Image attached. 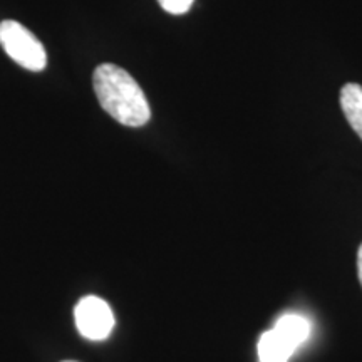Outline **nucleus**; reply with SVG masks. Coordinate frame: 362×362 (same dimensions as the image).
Returning a JSON list of instances; mask_svg holds the SVG:
<instances>
[{
    "mask_svg": "<svg viewBox=\"0 0 362 362\" xmlns=\"http://www.w3.org/2000/svg\"><path fill=\"white\" fill-rule=\"evenodd\" d=\"M357 274H359V280L362 285V245L359 247V253H357Z\"/></svg>",
    "mask_w": 362,
    "mask_h": 362,
    "instance_id": "8",
    "label": "nucleus"
},
{
    "mask_svg": "<svg viewBox=\"0 0 362 362\" xmlns=\"http://www.w3.org/2000/svg\"><path fill=\"white\" fill-rule=\"evenodd\" d=\"M0 45L12 61L33 72H40L47 64V54L40 40L16 21L0 22Z\"/></svg>",
    "mask_w": 362,
    "mask_h": 362,
    "instance_id": "2",
    "label": "nucleus"
},
{
    "mask_svg": "<svg viewBox=\"0 0 362 362\" xmlns=\"http://www.w3.org/2000/svg\"><path fill=\"white\" fill-rule=\"evenodd\" d=\"M93 81L99 104L112 119L129 128L148 123L151 117L148 99L128 71L115 64H101L94 71Z\"/></svg>",
    "mask_w": 362,
    "mask_h": 362,
    "instance_id": "1",
    "label": "nucleus"
},
{
    "mask_svg": "<svg viewBox=\"0 0 362 362\" xmlns=\"http://www.w3.org/2000/svg\"><path fill=\"white\" fill-rule=\"evenodd\" d=\"M76 327L89 341H104L115 327V315L110 304L96 296L81 298L74 309Z\"/></svg>",
    "mask_w": 362,
    "mask_h": 362,
    "instance_id": "3",
    "label": "nucleus"
},
{
    "mask_svg": "<svg viewBox=\"0 0 362 362\" xmlns=\"http://www.w3.org/2000/svg\"><path fill=\"white\" fill-rule=\"evenodd\" d=\"M158 2H160V6L165 8L166 12L180 16V13L189 11V7L193 6L194 0H158Z\"/></svg>",
    "mask_w": 362,
    "mask_h": 362,
    "instance_id": "7",
    "label": "nucleus"
},
{
    "mask_svg": "<svg viewBox=\"0 0 362 362\" xmlns=\"http://www.w3.org/2000/svg\"><path fill=\"white\" fill-rule=\"evenodd\" d=\"M341 107L347 121L362 139V86L356 83L346 84L341 89Z\"/></svg>",
    "mask_w": 362,
    "mask_h": 362,
    "instance_id": "5",
    "label": "nucleus"
},
{
    "mask_svg": "<svg viewBox=\"0 0 362 362\" xmlns=\"http://www.w3.org/2000/svg\"><path fill=\"white\" fill-rule=\"evenodd\" d=\"M296 349L275 329L262 334L259 341L260 362H287Z\"/></svg>",
    "mask_w": 362,
    "mask_h": 362,
    "instance_id": "4",
    "label": "nucleus"
},
{
    "mask_svg": "<svg viewBox=\"0 0 362 362\" xmlns=\"http://www.w3.org/2000/svg\"><path fill=\"white\" fill-rule=\"evenodd\" d=\"M275 330L287 341L293 349H297L302 342L309 337L310 322L305 317L298 314H287L280 317L279 322L275 324Z\"/></svg>",
    "mask_w": 362,
    "mask_h": 362,
    "instance_id": "6",
    "label": "nucleus"
}]
</instances>
